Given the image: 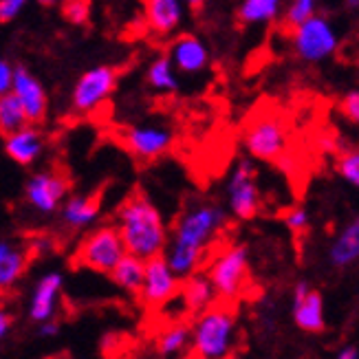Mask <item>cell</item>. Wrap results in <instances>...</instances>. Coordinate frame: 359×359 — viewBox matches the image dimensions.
<instances>
[{"mask_svg":"<svg viewBox=\"0 0 359 359\" xmlns=\"http://www.w3.org/2000/svg\"><path fill=\"white\" fill-rule=\"evenodd\" d=\"M227 216L229 214L218 203L210 201H194L181 212L172 233H168V245L163 249L165 262L179 278L203 267L210 247L227 225Z\"/></svg>","mask_w":359,"mask_h":359,"instance_id":"cell-1","label":"cell"},{"mask_svg":"<svg viewBox=\"0 0 359 359\" xmlns=\"http://www.w3.org/2000/svg\"><path fill=\"white\" fill-rule=\"evenodd\" d=\"M113 225L119 231L123 249L144 260L152 256H161L168 245L170 231L163 221V214L142 192L130 194L121 203L115 212Z\"/></svg>","mask_w":359,"mask_h":359,"instance_id":"cell-2","label":"cell"},{"mask_svg":"<svg viewBox=\"0 0 359 359\" xmlns=\"http://www.w3.org/2000/svg\"><path fill=\"white\" fill-rule=\"evenodd\" d=\"M190 351L203 359H225L236 346V318L221 304L196 313L190 326Z\"/></svg>","mask_w":359,"mask_h":359,"instance_id":"cell-3","label":"cell"},{"mask_svg":"<svg viewBox=\"0 0 359 359\" xmlns=\"http://www.w3.org/2000/svg\"><path fill=\"white\" fill-rule=\"evenodd\" d=\"M208 278L212 280L218 300L233 302L249 285V252L245 245H227L208 260Z\"/></svg>","mask_w":359,"mask_h":359,"instance_id":"cell-4","label":"cell"},{"mask_svg":"<svg viewBox=\"0 0 359 359\" xmlns=\"http://www.w3.org/2000/svg\"><path fill=\"white\" fill-rule=\"evenodd\" d=\"M243 146L249 157L258 161H278L289 148V130L285 119L273 113H262L247 123Z\"/></svg>","mask_w":359,"mask_h":359,"instance_id":"cell-5","label":"cell"},{"mask_svg":"<svg viewBox=\"0 0 359 359\" xmlns=\"http://www.w3.org/2000/svg\"><path fill=\"white\" fill-rule=\"evenodd\" d=\"M291 44H293L295 55L300 60L318 65V62L329 60L337 51L339 36L329 18L313 13L300 25L293 27Z\"/></svg>","mask_w":359,"mask_h":359,"instance_id":"cell-6","label":"cell"},{"mask_svg":"<svg viewBox=\"0 0 359 359\" xmlns=\"http://www.w3.org/2000/svg\"><path fill=\"white\" fill-rule=\"evenodd\" d=\"M227 208L236 221H252L260 214L262 194L258 187V172L254 161L238 159L227 181Z\"/></svg>","mask_w":359,"mask_h":359,"instance_id":"cell-7","label":"cell"},{"mask_svg":"<svg viewBox=\"0 0 359 359\" xmlns=\"http://www.w3.org/2000/svg\"><path fill=\"white\" fill-rule=\"evenodd\" d=\"M123 254H126V249H123L117 227L100 225L84 236V241L77 247L75 260L90 271L108 276Z\"/></svg>","mask_w":359,"mask_h":359,"instance_id":"cell-8","label":"cell"},{"mask_svg":"<svg viewBox=\"0 0 359 359\" xmlns=\"http://www.w3.org/2000/svg\"><path fill=\"white\" fill-rule=\"evenodd\" d=\"M119 75L113 67H93L75 82L71 93V106L75 113L90 115L113 97Z\"/></svg>","mask_w":359,"mask_h":359,"instance_id":"cell-9","label":"cell"},{"mask_svg":"<svg viewBox=\"0 0 359 359\" xmlns=\"http://www.w3.org/2000/svg\"><path fill=\"white\" fill-rule=\"evenodd\" d=\"M181 289V278L170 269L163 254L152 256L146 260L144 267V283L139 289L137 298L142 300L148 309H163L165 304L172 302Z\"/></svg>","mask_w":359,"mask_h":359,"instance_id":"cell-10","label":"cell"},{"mask_svg":"<svg viewBox=\"0 0 359 359\" xmlns=\"http://www.w3.org/2000/svg\"><path fill=\"white\" fill-rule=\"evenodd\" d=\"M175 135L170 128L159 123H146V126H130L121 133V146L126 148L139 161H154L172 148Z\"/></svg>","mask_w":359,"mask_h":359,"instance_id":"cell-11","label":"cell"},{"mask_svg":"<svg viewBox=\"0 0 359 359\" xmlns=\"http://www.w3.org/2000/svg\"><path fill=\"white\" fill-rule=\"evenodd\" d=\"M71 192V181L67 175L57 172V170H42L36 172L25 185V196L29 205L42 212V214H53L62 205Z\"/></svg>","mask_w":359,"mask_h":359,"instance_id":"cell-12","label":"cell"},{"mask_svg":"<svg viewBox=\"0 0 359 359\" xmlns=\"http://www.w3.org/2000/svg\"><path fill=\"white\" fill-rule=\"evenodd\" d=\"M11 93L18 97L20 106L25 108V115L29 123H40L49 111V100H46V90L38 77L27 71L25 67L13 69L11 80Z\"/></svg>","mask_w":359,"mask_h":359,"instance_id":"cell-13","label":"cell"},{"mask_svg":"<svg viewBox=\"0 0 359 359\" xmlns=\"http://www.w3.org/2000/svg\"><path fill=\"white\" fill-rule=\"evenodd\" d=\"M293 320L304 333H322L326 329L324 298L309 283H298L293 289Z\"/></svg>","mask_w":359,"mask_h":359,"instance_id":"cell-14","label":"cell"},{"mask_svg":"<svg viewBox=\"0 0 359 359\" xmlns=\"http://www.w3.org/2000/svg\"><path fill=\"white\" fill-rule=\"evenodd\" d=\"M44 152V135L36 128V123L5 135V154L18 165H34Z\"/></svg>","mask_w":359,"mask_h":359,"instance_id":"cell-15","label":"cell"},{"mask_svg":"<svg viewBox=\"0 0 359 359\" xmlns=\"http://www.w3.org/2000/svg\"><path fill=\"white\" fill-rule=\"evenodd\" d=\"M168 57L175 65V69L185 73V75H196L201 71H205L210 65L208 46L203 44L201 38H196L192 34H183L170 44Z\"/></svg>","mask_w":359,"mask_h":359,"instance_id":"cell-16","label":"cell"},{"mask_svg":"<svg viewBox=\"0 0 359 359\" xmlns=\"http://www.w3.org/2000/svg\"><path fill=\"white\" fill-rule=\"evenodd\" d=\"M62 285H65V278L57 271L44 273L38 285L34 287L29 300V318L34 322H44L55 316L57 304H60V295H62Z\"/></svg>","mask_w":359,"mask_h":359,"instance_id":"cell-17","label":"cell"},{"mask_svg":"<svg viewBox=\"0 0 359 359\" xmlns=\"http://www.w3.org/2000/svg\"><path fill=\"white\" fill-rule=\"evenodd\" d=\"M185 13L183 0H144L146 25L152 34L170 36L181 27Z\"/></svg>","mask_w":359,"mask_h":359,"instance_id":"cell-18","label":"cell"},{"mask_svg":"<svg viewBox=\"0 0 359 359\" xmlns=\"http://www.w3.org/2000/svg\"><path fill=\"white\" fill-rule=\"evenodd\" d=\"M179 295H181V300H183V306L190 311V313H201V311L214 306L216 300H218L212 280L208 278L205 271H201V269L190 273V276L181 278Z\"/></svg>","mask_w":359,"mask_h":359,"instance_id":"cell-19","label":"cell"},{"mask_svg":"<svg viewBox=\"0 0 359 359\" xmlns=\"http://www.w3.org/2000/svg\"><path fill=\"white\" fill-rule=\"evenodd\" d=\"M60 218L69 229H86L95 225L100 216V198L90 194H73L62 201Z\"/></svg>","mask_w":359,"mask_h":359,"instance_id":"cell-20","label":"cell"},{"mask_svg":"<svg viewBox=\"0 0 359 359\" xmlns=\"http://www.w3.org/2000/svg\"><path fill=\"white\" fill-rule=\"evenodd\" d=\"M27 249L11 241H0V293L15 287L27 269Z\"/></svg>","mask_w":359,"mask_h":359,"instance_id":"cell-21","label":"cell"},{"mask_svg":"<svg viewBox=\"0 0 359 359\" xmlns=\"http://www.w3.org/2000/svg\"><path fill=\"white\" fill-rule=\"evenodd\" d=\"M359 258V218L348 221L329 249V260L337 269H348Z\"/></svg>","mask_w":359,"mask_h":359,"instance_id":"cell-22","label":"cell"},{"mask_svg":"<svg viewBox=\"0 0 359 359\" xmlns=\"http://www.w3.org/2000/svg\"><path fill=\"white\" fill-rule=\"evenodd\" d=\"M144 267H146V260L139 258V256H133V254H123L117 264L111 269V276L113 283L117 285V289H121L123 293L128 295H137L139 289H142V283H144Z\"/></svg>","mask_w":359,"mask_h":359,"instance_id":"cell-23","label":"cell"},{"mask_svg":"<svg viewBox=\"0 0 359 359\" xmlns=\"http://www.w3.org/2000/svg\"><path fill=\"white\" fill-rule=\"evenodd\" d=\"M190 324L185 322H172L170 326L154 337V348H157L159 355L163 357H175V355H183L185 351H190Z\"/></svg>","mask_w":359,"mask_h":359,"instance_id":"cell-24","label":"cell"},{"mask_svg":"<svg viewBox=\"0 0 359 359\" xmlns=\"http://www.w3.org/2000/svg\"><path fill=\"white\" fill-rule=\"evenodd\" d=\"M146 82L150 88H154L157 93H163V95H172V93L179 90V77H177V69L170 62L168 55H161L152 62L146 73Z\"/></svg>","mask_w":359,"mask_h":359,"instance_id":"cell-25","label":"cell"},{"mask_svg":"<svg viewBox=\"0 0 359 359\" xmlns=\"http://www.w3.org/2000/svg\"><path fill=\"white\" fill-rule=\"evenodd\" d=\"M283 0H243L238 7V18L243 25H269L278 18Z\"/></svg>","mask_w":359,"mask_h":359,"instance_id":"cell-26","label":"cell"},{"mask_svg":"<svg viewBox=\"0 0 359 359\" xmlns=\"http://www.w3.org/2000/svg\"><path fill=\"white\" fill-rule=\"evenodd\" d=\"M29 119L25 115V108L20 106L18 97L13 95L11 90L0 95V135H9L13 130H18L27 126Z\"/></svg>","mask_w":359,"mask_h":359,"instance_id":"cell-27","label":"cell"},{"mask_svg":"<svg viewBox=\"0 0 359 359\" xmlns=\"http://www.w3.org/2000/svg\"><path fill=\"white\" fill-rule=\"evenodd\" d=\"M337 172L351 185H359V152L357 150H341L337 157Z\"/></svg>","mask_w":359,"mask_h":359,"instance_id":"cell-28","label":"cell"},{"mask_svg":"<svg viewBox=\"0 0 359 359\" xmlns=\"http://www.w3.org/2000/svg\"><path fill=\"white\" fill-rule=\"evenodd\" d=\"M62 13L71 25L84 27L90 18V0H62Z\"/></svg>","mask_w":359,"mask_h":359,"instance_id":"cell-29","label":"cell"},{"mask_svg":"<svg viewBox=\"0 0 359 359\" xmlns=\"http://www.w3.org/2000/svg\"><path fill=\"white\" fill-rule=\"evenodd\" d=\"M316 5H318V0H291V5L287 9V22L291 27L300 25L309 15L316 13Z\"/></svg>","mask_w":359,"mask_h":359,"instance_id":"cell-30","label":"cell"},{"mask_svg":"<svg viewBox=\"0 0 359 359\" xmlns=\"http://www.w3.org/2000/svg\"><path fill=\"white\" fill-rule=\"evenodd\" d=\"M285 225L289 227V231L298 233V236H300V233H304L309 229L311 216H309V212L304 208H291L285 214Z\"/></svg>","mask_w":359,"mask_h":359,"instance_id":"cell-31","label":"cell"},{"mask_svg":"<svg viewBox=\"0 0 359 359\" xmlns=\"http://www.w3.org/2000/svg\"><path fill=\"white\" fill-rule=\"evenodd\" d=\"M339 111L351 123H359V90H348L344 97H341Z\"/></svg>","mask_w":359,"mask_h":359,"instance_id":"cell-32","label":"cell"},{"mask_svg":"<svg viewBox=\"0 0 359 359\" xmlns=\"http://www.w3.org/2000/svg\"><path fill=\"white\" fill-rule=\"evenodd\" d=\"M29 0H0V25H7L20 15Z\"/></svg>","mask_w":359,"mask_h":359,"instance_id":"cell-33","label":"cell"},{"mask_svg":"<svg viewBox=\"0 0 359 359\" xmlns=\"http://www.w3.org/2000/svg\"><path fill=\"white\" fill-rule=\"evenodd\" d=\"M11 80H13V67L7 60L0 57V95L11 90Z\"/></svg>","mask_w":359,"mask_h":359,"instance_id":"cell-34","label":"cell"},{"mask_svg":"<svg viewBox=\"0 0 359 359\" xmlns=\"http://www.w3.org/2000/svg\"><path fill=\"white\" fill-rule=\"evenodd\" d=\"M53 247H55V243L49 236H38L34 243H31L29 252L34 254V256H44V254H51Z\"/></svg>","mask_w":359,"mask_h":359,"instance_id":"cell-35","label":"cell"},{"mask_svg":"<svg viewBox=\"0 0 359 359\" xmlns=\"http://www.w3.org/2000/svg\"><path fill=\"white\" fill-rule=\"evenodd\" d=\"M13 326V316L9 313L7 309H0V341H3Z\"/></svg>","mask_w":359,"mask_h":359,"instance_id":"cell-36","label":"cell"},{"mask_svg":"<svg viewBox=\"0 0 359 359\" xmlns=\"http://www.w3.org/2000/svg\"><path fill=\"white\" fill-rule=\"evenodd\" d=\"M57 333H60V324L53 318L40 322V335L42 337H55Z\"/></svg>","mask_w":359,"mask_h":359,"instance_id":"cell-37","label":"cell"},{"mask_svg":"<svg viewBox=\"0 0 359 359\" xmlns=\"http://www.w3.org/2000/svg\"><path fill=\"white\" fill-rule=\"evenodd\" d=\"M337 142H339V137H337V135H329V137H322L320 142H318V146H320V150H324V152H335V150H337Z\"/></svg>","mask_w":359,"mask_h":359,"instance_id":"cell-38","label":"cell"},{"mask_svg":"<svg viewBox=\"0 0 359 359\" xmlns=\"http://www.w3.org/2000/svg\"><path fill=\"white\" fill-rule=\"evenodd\" d=\"M357 357H359V351H357V346H353V344L337 351V359H357Z\"/></svg>","mask_w":359,"mask_h":359,"instance_id":"cell-39","label":"cell"},{"mask_svg":"<svg viewBox=\"0 0 359 359\" xmlns=\"http://www.w3.org/2000/svg\"><path fill=\"white\" fill-rule=\"evenodd\" d=\"M183 3H185L187 7H192V9H201L205 0H183Z\"/></svg>","mask_w":359,"mask_h":359,"instance_id":"cell-40","label":"cell"},{"mask_svg":"<svg viewBox=\"0 0 359 359\" xmlns=\"http://www.w3.org/2000/svg\"><path fill=\"white\" fill-rule=\"evenodd\" d=\"M38 5H42V7H53V5H60L62 0H36Z\"/></svg>","mask_w":359,"mask_h":359,"instance_id":"cell-41","label":"cell"},{"mask_svg":"<svg viewBox=\"0 0 359 359\" xmlns=\"http://www.w3.org/2000/svg\"><path fill=\"white\" fill-rule=\"evenodd\" d=\"M346 5H348V9H357L359 7V0H346Z\"/></svg>","mask_w":359,"mask_h":359,"instance_id":"cell-42","label":"cell"}]
</instances>
